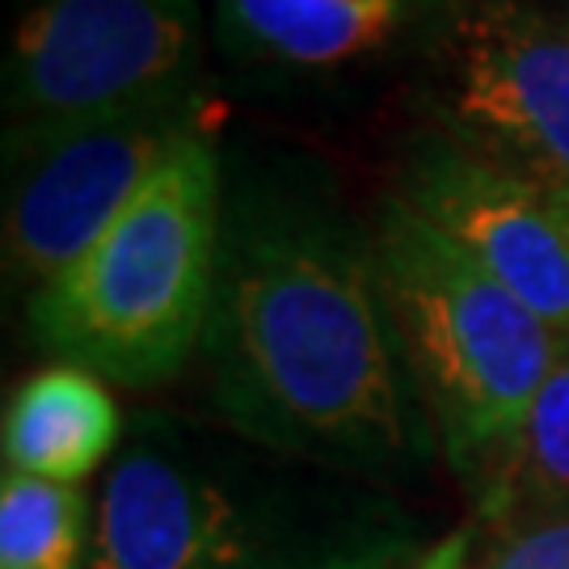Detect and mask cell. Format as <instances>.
Listing matches in <instances>:
<instances>
[{
	"label": "cell",
	"mask_w": 569,
	"mask_h": 569,
	"mask_svg": "<svg viewBox=\"0 0 569 569\" xmlns=\"http://www.w3.org/2000/svg\"><path fill=\"white\" fill-rule=\"evenodd\" d=\"M84 549V498L63 481L4 472L0 569H77Z\"/></svg>",
	"instance_id": "obj_11"
},
{
	"label": "cell",
	"mask_w": 569,
	"mask_h": 569,
	"mask_svg": "<svg viewBox=\"0 0 569 569\" xmlns=\"http://www.w3.org/2000/svg\"><path fill=\"white\" fill-rule=\"evenodd\" d=\"M435 569H569V510L552 515L536 528H523L498 540L472 566H435Z\"/></svg>",
	"instance_id": "obj_13"
},
{
	"label": "cell",
	"mask_w": 569,
	"mask_h": 569,
	"mask_svg": "<svg viewBox=\"0 0 569 569\" xmlns=\"http://www.w3.org/2000/svg\"><path fill=\"white\" fill-rule=\"evenodd\" d=\"M397 194L569 338V220L552 190L465 143L422 140Z\"/></svg>",
	"instance_id": "obj_7"
},
{
	"label": "cell",
	"mask_w": 569,
	"mask_h": 569,
	"mask_svg": "<svg viewBox=\"0 0 569 569\" xmlns=\"http://www.w3.org/2000/svg\"><path fill=\"white\" fill-rule=\"evenodd\" d=\"M199 0H30L4 56V131L199 98Z\"/></svg>",
	"instance_id": "obj_4"
},
{
	"label": "cell",
	"mask_w": 569,
	"mask_h": 569,
	"mask_svg": "<svg viewBox=\"0 0 569 569\" xmlns=\"http://www.w3.org/2000/svg\"><path fill=\"white\" fill-rule=\"evenodd\" d=\"M241 531L224 498L161 456L122 460L102 489L93 569H232Z\"/></svg>",
	"instance_id": "obj_8"
},
{
	"label": "cell",
	"mask_w": 569,
	"mask_h": 569,
	"mask_svg": "<svg viewBox=\"0 0 569 569\" xmlns=\"http://www.w3.org/2000/svg\"><path fill=\"white\" fill-rule=\"evenodd\" d=\"M385 329L371 241L312 194L249 186L207 326L224 406L274 443L388 456L406 418Z\"/></svg>",
	"instance_id": "obj_1"
},
{
	"label": "cell",
	"mask_w": 569,
	"mask_h": 569,
	"mask_svg": "<svg viewBox=\"0 0 569 569\" xmlns=\"http://www.w3.org/2000/svg\"><path fill=\"white\" fill-rule=\"evenodd\" d=\"M194 136H203L199 98L51 131H4L9 270L39 291L77 262Z\"/></svg>",
	"instance_id": "obj_5"
},
{
	"label": "cell",
	"mask_w": 569,
	"mask_h": 569,
	"mask_svg": "<svg viewBox=\"0 0 569 569\" xmlns=\"http://www.w3.org/2000/svg\"><path fill=\"white\" fill-rule=\"evenodd\" d=\"M388 338L456 465L507 451L569 350L523 300L392 194L371 232Z\"/></svg>",
	"instance_id": "obj_3"
},
{
	"label": "cell",
	"mask_w": 569,
	"mask_h": 569,
	"mask_svg": "<svg viewBox=\"0 0 569 569\" xmlns=\"http://www.w3.org/2000/svg\"><path fill=\"white\" fill-rule=\"evenodd\" d=\"M515 493L540 507H569V350L557 359L531 401L515 443L502 451Z\"/></svg>",
	"instance_id": "obj_12"
},
{
	"label": "cell",
	"mask_w": 569,
	"mask_h": 569,
	"mask_svg": "<svg viewBox=\"0 0 569 569\" xmlns=\"http://www.w3.org/2000/svg\"><path fill=\"white\" fill-rule=\"evenodd\" d=\"M427 0H216L228 56L274 68H333L385 47Z\"/></svg>",
	"instance_id": "obj_9"
},
{
	"label": "cell",
	"mask_w": 569,
	"mask_h": 569,
	"mask_svg": "<svg viewBox=\"0 0 569 569\" xmlns=\"http://www.w3.org/2000/svg\"><path fill=\"white\" fill-rule=\"evenodd\" d=\"M557 203H561V211H566V220H569V186L566 190H557Z\"/></svg>",
	"instance_id": "obj_14"
},
{
	"label": "cell",
	"mask_w": 569,
	"mask_h": 569,
	"mask_svg": "<svg viewBox=\"0 0 569 569\" xmlns=\"http://www.w3.org/2000/svg\"><path fill=\"white\" fill-rule=\"evenodd\" d=\"M451 140L545 190L569 186V30L519 0H465L448 39Z\"/></svg>",
	"instance_id": "obj_6"
},
{
	"label": "cell",
	"mask_w": 569,
	"mask_h": 569,
	"mask_svg": "<svg viewBox=\"0 0 569 569\" xmlns=\"http://www.w3.org/2000/svg\"><path fill=\"white\" fill-rule=\"evenodd\" d=\"M119 439V406L106 385L72 363L21 380L4 409V465L42 481H81Z\"/></svg>",
	"instance_id": "obj_10"
},
{
	"label": "cell",
	"mask_w": 569,
	"mask_h": 569,
	"mask_svg": "<svg viewBox=\"0 0 569 569\" xmlns=\"http://www.w3.org/2000/svg\"><path fill=\"white\" fill-rule=\"evenodd\" d=\"M220 157L178 148L77 262L30 296L42 350L114 385H161L207 338L220 283Z\"/></svg>",
	"instance_id": "obj_2"
}]
</instances>
